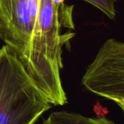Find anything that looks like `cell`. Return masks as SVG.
<instances>
[{
	"label": "cell",
	"mask_w": 124,
	"mask_h": 124,
	"mask_svg": "<svg viewBox=\"0 0 124 124\" xmlns=\"http://www.w3.org/2000/svg\"><path fill=\"white\" fill-rule=\"evenodd\" d=\"M42 124H116L105 118H89L77 113L56 111L52 113Z\"/></svg>",
	"instance_id": "5b68a950"
},
{
	"label": "cell",
	"mask_w": 124,
	"mask_h": 124,
	"mask_svg": "<svg viewBox=\"0 0 124 124\" xmlns=\"http://www.w3.org/2000/svg\"><path fill=\"white\" fill-rule=\"evenodd\" d=\"M99 9L110 19L114 20L116 16V3L117 0H83Z\"/></svg>",
	"instance_id": "8992f818"
},
{
	"label": "cell",
	"mask_w": 124,
	"mask_h": 124,
	"mask_svg": "<svg viewBox=\"0 0 124 124\" xmlns=\"http://www.w3.org/2000/svg\"><path fill=\"white\" fill-rule=\"evenodd\" d=\"M65 0H40L38 17L33 34L29 59L25 68L47 101L55 106L68 103L62 88V49L75 33L61 34L62 28L75 29L73 6Z\"/></svg>",
	"instance_id": "6da1fadb"
},
{
	"label": "cell",
	"mask_w": 124,
	"mask_h": 124,
	"mask_svg": "<svg viewBox=\"0 0 124 124\" xmlns=\"http://www.w3.org/2000/svg\"><path fill=\"white\" fill-rule=\"evenodd\" d=\"M40 0H0V39L25 68Z\"/></svg>",
	"instance_id": "277c9868"
},
{
	"label": "cell",
	"mask_w": 124,
	"mask_h": 124,
	"mask_svg": "<svg viewBox=\"0 0 124 124\" xmlns=\"http://www.w3.org/2000/svg\"><path fill=\"white\" fill-rule=\"evenodd\" d=\"M89 91L114 102L124 109V44L109 39L100 48L82 77Z\"/></svg>",
	"instance_id": "3957f363"
},
{
	"label": "cell",
	"mask_w": 124,
	"mask_h": 124,
	"mask_svg": "<svg viewBox=\"0 0 124 124\" xmlns=\"http://www.w3.org/2000/svg\"><path fill=\"white\" fill-rule=\"evenodd\" d=\"M52 107L16 53L0 49V124H35Z\"/></svg>",
	"instance_id": "7a4b0ae2"
}]
</instances>
